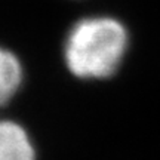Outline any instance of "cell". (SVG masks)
Listing matches in <instances>:
<instances>
[{
  "mask_svg": "<svg viewBox=\"0 0 160 160\" xmlns=\"http://www.w3.org/2000/svg\"><path fill=\"white\" fill-rule=\"evenodd\" d=\"M128 45L125 27L113 18H86L76 24L65 42V62L83 79L108 77L119 67Z\"/></svg>",
  "mask_w": 160,
  "mask_h": 160,
  "instance_id": "cell-1",
  "label": "cell"
},
{
  "mask_svg": "<svg viewBox=\"0 0 160 160\" xmlns=\"http://www.w3.org/2000/svg\"><path fill=\"white\" fill-rule=\"evenodd\" d=\"M0 160H36L33 144L18 123L0 120Z\"/></svg>",
  "mask_w": 160,
  "mask_h": 160,
  "instance_id": "cell-2",
  "label": "cell"
},
{
  "mask_svg": "<svg viewBox=\"0 0 160 160\" xmlns=\"http://www.w3.org/2000/svg\"><path fill=\"white\" fill-rule=\"evenodd\" d=\"M22 80V68L12 52L0 48V107L11 99Z\"/></svg>",
  "mask_w": 160,
  "mask_h": 160,
  "instance_id": "cell-3",
  "label": "cell"
}]
</instances>
